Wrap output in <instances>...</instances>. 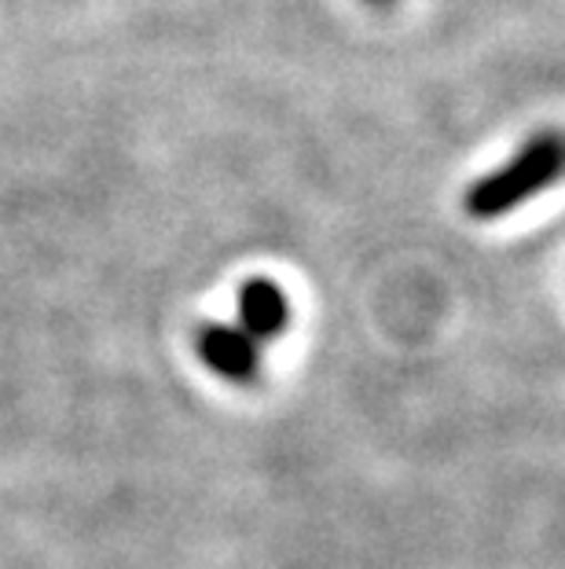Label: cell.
Instances as JSON below:
<instances>
[{
	"label": "cell",
	"mask_w": 565,
	"mask_h": 569,
	"mask_svg": "<svg viewBox=\"0 0 565 569\" xmlns=\"http://www.w3.org/2000/svg\"><path fill=\"white\" fill-rule=\"evenodd\" d=\"M562 177H565V132L544 129L536 137H528L500 169H492L477 184L466 188L463 210L474 221H496V217H507L528 199H536L551 184H558Z\"/></svg>",
	"instance_id": "obj_1"
},
{
	"label": "cell",
	"mask_w": 565,
	"mask_h": 569,
	"mask_svg": "<svg viewBox=\"0 0 565 569\" xmlns=\"http://www.w3.org/2000/svg\"><path fill=\"white\" fill-rule=\"evenodd\" d=\"M195 353L218 379L232 386H250L261 379V346L243 327H228V323L199 327Z\"/></svg>",
	"instance_id": "obj_2"
},
{
	"label": "cell",
	"mask_w": 565,
	"mask_h": 569,
	"mask_svg": "<svg viewBox=\"0 0 565 569\" xmlns=\"http://www.w3.org/2000/svg\"><path fill=\"white\" fill-rule=\"evenodd\" d=\"M286 323H291V301H286L283 290L272 280H264V276L246 280L243 290H239V327L258 346H264L272 338H280Z\"/></svg>",
	"instance_id": "obj_3"
},
{
	"label": "cell",
	"mask_w": 565,
	"mask_h": 569,
	"mask_svg": "<svg viewBox=\"0 0 565 569\" xmlns=\"http://www.w3.org/2000/svg\"><path fill=\"white\" fill-rule=\"evenodd\" d=\"M367 4H393V0H367Z\"/></svg>",
	"instance_id": "obj_4"
}]
</instances>
